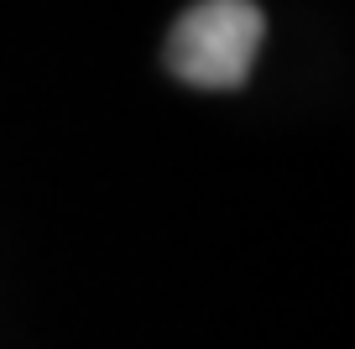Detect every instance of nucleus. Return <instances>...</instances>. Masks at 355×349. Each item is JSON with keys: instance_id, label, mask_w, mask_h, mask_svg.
Listing matches in <instances>:
<instances>
[{"instance_id": "1", "label": "nucleus", "mask_w": 355, "mask_h": 349, "mask_svg": "<svg viewBox=\"0 0 355 349\" xmlns=\"http://www.w3.org/2000/svg\"><path fill=\"white\" fill-rule=\"evenodd\" d=\"M266 16L256 0H193L162 42V63L189 89H241L261 57Z\"/></svg>"}]
</instances>
